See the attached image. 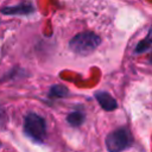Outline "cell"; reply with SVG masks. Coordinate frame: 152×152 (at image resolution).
<instances>
[{
	"label": "cell",
	"mask_w": 152,
	"mask_h": 152,
	"mask_svg": "<svg viewBox=\"0 0 152 152\" xmlns=\"http://www.w3.org/2000/svg\"><path fill=\"white\" fill-rule=\"evenodd\" d=\"M101 44V38L94 32L86 31L77 33L69 42L70 50L78 56H88L93 53Z\"/></svg>",
	"instance_id": "1"
},
{
	"label": "cell",
	"mask_w": 152,
	"mask_h": 152,
	"mask_svg": "<svg viewBox=\"0 0 152 152\" xmlns=\"http://www.w3.org/2000/svg\"><path fill=\"white\" fill-rule=\"evenodd\" d=\"M24 132L34 142L42 144L46 138V122L37 113H27L24 120Z\"/></svg>",
	"instance_id": "2"
},
{
	"label": "cell",
	"mask_w": 152,
	"mask_h": 152,
	"mask_svg": "<svg viewBox=\"0 0 152 152\" xmlns=\"http://www.w3.org/2000/svg\"><path fill=\"white\" fill-rule=\"evenodd\" d=\"M132 144V135L126 127L110 132L106 138V147L109 152H122Z\"/></svg>",
	"instance_id": "3"
},
{
	"label": "cell",
	"mask_w": 152,
	"mask_h": 152,
	"mask_svg": "<svg viewBox=\"0 0 152 152\" xmlns=\"http://www.w3.org/2000/svg\"><path fill=\"white\" fill-rule=\"evenodd\" d=\"M0 11L2 14H6V15H26V14H31L34 11V8L30 2H25L15 6L4 7Z\"/></svg>",
	"instance_id": "4"
},
{
	"label": "cell",
	"mask_w": 152,
	"mask_h": 152,
	"mask_svg": "<svg viewBox=\"0 0 152 152\" xmlns=\"http://www.w3.org/2000/svg\"><path fill=\"white\" fill-rule=\"evenodd\" d=\"M95 99L97 100L100 106L107 112H110V110H114V109L118 108L116 100L110 94H108L107 91H96L95 93Z\"/></svg>",
	"instance_id": "5"
},
{
	"label": "cell",
	"mask_w": 152,
	"mask_h": 152,
	"mask_svg": "<svg viewBox=\"0 0 152 152\" xmlns=\"http://www.w3.org/2000/svg\"><path fill=\"white\" fill-rule=\"evenodd\" d=\"M84 119H86L84 114H83L82 112H80V110L71 112V113L66 116L68 124H69L70 126H72V127H78V126H81V125L84 122Z\"/></svg>",
	"instance_id": "6"
},
{
	"label": "cell",
	"mask_w": 152,
	"mask_h": 152,
	"mask_svg": "<svg viewBox=\"0 0 152 152\" xmlns=\"http://www.w3.org/2000/svg\"><path fill=\"white\" fill-rule=\"evenodd\" d=\"M69 94V89L63 84H53L49 90L50 97H65Z\"/></svg>",
	"instance_id": "7"
},
{
	"label": "cell",
	"mask_w": 152,
	"mask_h": 152,
	"mask_svg": "<svg viewBox=\"0 0 152 152\" xmlns=\"http://www.w3.org/2000/svg\"><path fill=\"white\" fill-rule=\"evenodd\" d=\"M151 45H152V26L150 27L147 36H146L142 40H140V42L138 43V45H137V48H135V52H137V53H141V52L146 51Z\"/></svg>",
	"instance_id": "8"
},
{
	"label": "cell",
	"mask_w": 152,
	"mask_h": 152,
	"mask_svg": "<svg viewBox=\"0 0 152 152\" xmlns=\"http://www.w3.org/2000/svg\"><path fill=\"white\" fill-rule=\"evenodd\" d=\"M5 119H6V115H5V112L2 108H0V126L5 124Z\"/></svg>",
	"instance_id": "9"
}]
</instances>
